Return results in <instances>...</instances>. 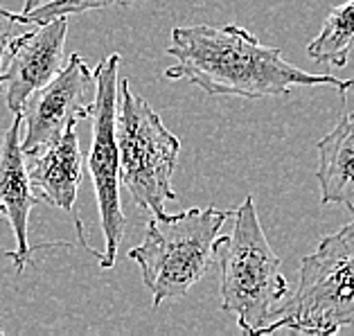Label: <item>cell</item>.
Wrapping results in <instances>:
<instances>
[{"label": "cell", "mask_w": 354, "mask_h": 336, "mask_svg": "<svg viewBox=\"0 0 354 336\" xmlns=\"http://www.w3.org/2000/svg\"><path fill=\"white\" fill-rule=\"evenodd\" d=\"M136 0H50V3L37 7L28 14H19L21 25L30 23H48L59 16H71V14H84L95 10H111V7H129Z\"/></svg>", "instance_id": "13"}, {"label": "cell", "mask_w": 354, "mask_h": 336, "mask_svg": "<svg viewBox=\"0 0 354 336\" xmlns=\"http://www.w3.org/2000/svg\"><path fill=\"white\" fill-rule=\"evenodd\" d=\"M354 50V0H348L327 14L321 32L309 41L307 57L316 64H330L334 68L348 66Z\"/></svg>", "instance_id": "12"}, {"label": "cell", "mask_w": 354, "mask_h": 336, "mask_svg": "<svg viewBox=\"0 0 354 336\" xmlns=\"http://www.w3.org/2000/svg\"><path fill=\"white\" fill-rule=\"evenodd\" d=\"M30 183L39 201L73 212L77 189L84 178V158L77 124H71L57 140L25 153Z\"/></svg>", "instance_id": "10"}, {"label": "cell", "mask_w": 354, "mask_h": 336, "mask_svg": "<svg viewBox=\"0 0 354 336\" xmlns=\"http://www.w3.org/2000/svg\"><path fill=\"white\" fill-rule=\"evenodd\" d=\"M167 55L176 62L165 71L167 80H187L212 97H282L300 86H327L345 97L354 88V80L314 75L289 64L280 48L262 46L239 25L176 28Z\"/></svg>", "instance_id": "1"}, {"label": "cell", "mask_w": 354, "mask_h": 336, "mask_svg": "<svg viewBox=\"0 0 354 336\" xmlns=\"http://www.w3.org/2000/svg\"><path fill=\"white\" fill-rule=\"evenodd\" d=\"M129 84V80L120 84V115L115 120L120 183L131 192L140 210L165 214V203L178 199L171 187V174L180 140Z\"/></svg>", "instance_id": "5"}, {"label": "cell", "mask_w": 354, "mask_h": 336, "mask_svg": "<svg viewBox=\"0 0 354 336\" xmlns=\"http://www.w3.org/2000/svg\"><path fill=\"white\" fill-rule=\"evenodd\" d=\"M321 203H336L354 214V111L316 142Z\"/></svg>", "instance_id": "11"}, {"label": "cell", "mask_w": 354, "mask_h": 336, "mask_svg": "<svg viewBox=\"0 0 354 336\" xmlns=\"http://www.w3.org/2000/svg\"><path fill=\"white\" fill-rule=\"evenodd\" d=\"M230 210L189 208L178 214H151L140 246L129 251V260L140 266L151 305L183 298L203 278L219 255V232Z\"/></svg>", "instance_id": "2"}, {"label": "cell", "mask_w": 354, "mask_h": 336, "mask_svg": "<svg viewBox=\"0 0 354 336\" xmlns=\"http://www.w3.org/2000/svg\"><path fill=\"white\" fill-rule=\"evenodd\" d=\"M3 23H19V14L5 10V7L0 5V28H3Z\"/></svg>", "instance_id": "15"}, {"label": "cell", "mask_w": 354, "mask_h": 336, "mask_svg": "<svg viewBox=\"0 0 354 336\" xmlns=\"http://www.w3.org/2000/svg\"><path fill=\"white\" fill-rule=\"evenodd\" d=\"M354 325V221L321 239L302 257L298 287L264 334L291 330L330 336Z\"/></svg>", "instance_id": "4"}, {"label": "cell", "mask_w": 354, "mask_h": 336, "mask_svg": "<svg viewBox=\"0 0 354 336\" xmlns=\"http://www.w3.org/2000/svg\"><path fill=\"white\" fill-rule=\"evenodd\" d=\"M230 237L221 239V309L237 318L239 330L262 336L289 296L282 262L266 239L255 199L244 196L235 210Z\"/></svg>", "instance_id": "3"}, {"label": "cell", "mask_w": 354, "mask_h": 336, "mask_svg": "<svg viewBox=\"0 0 354 336\" xmlns=\"http://www.w3.org/2000/svg\"><path fill=\"white\" fill-rule=\"evenodd\" d=\"M0 214H5V208H3V205H0Z\"/></svg>", "instance_id": "17"}, {"label": "cell", "mask_w": 354, "mask_h": 336, "mask_svg": "<svg viewBox=\"0 0 354 336\" xmlns=\"http://www.w3.org/2000/svg\"><path fill=\"white\" fill-rule=\"evenodd\" d=\"M122 57L109 55L95 71L97 93L91 113V149L86 156L97 199L104 251L97 253L102 269H111L118 260V248L127 232V217L120 199V151H118V73Z\"/></svg>", "instance_id": "6"}, {"label": "cell", "mask_w": 354, "mask_h": 336, "mask_svg": "<svg viewBox=\"0 0 354 336\" xmlns=\"http://www.w3.org/2000/svg\"><path fill=\"white\" fill-rule=\"evenodd\" d=\"M97 82L82 55L73 53L68 64L46 86L34 91L21 111L25 136L21 147L25 153L57 140L71 124L88 120L95 104Z\"/></svg>", "instance_id": "7"}, {"label": "cell", "mask_w": 354, "mask_h": 336, "mask_svg": "<svg viewBox=\"0 0 354 336\" xmlns=\"http://www.w3.org/2000/svg\"><path fill=\"white\" fill-rule=\"evenodd\" d=\"M46 3H50V0H23V12L21 14H28L32 10H37V7L46 5Z\"/></svg>", "instance_id": "16"}, {"label": "cell", "mask_w": 354, "mask_h": 336, "mask_svg": "<svg viewBox=\"0 0 354 336\" xmlns=\"http://www.w3.org/2000/svg\"><path fill=\"white\" fill-rule=\"evenodd\" d=\"M30 25H34L32 30L10 39L3 59V95L14 115L21 113L34 91L46 86L64 68L68 16Z\"/></svg>", "instance_id": "8"}, {"label": "cell", "mask_w": 354, "mask_h": 336, "mask_svg": "<svg viewBox=\"0 0 354 336\" xmlns=\"http://www.w3.org/2000/svg\"><path fill=\"white\" fill-rule=\"evenodd\" d=\"M12 34L7 28H0V95L5 93V86H3V59H5V50H7V43H10Z\"/></svg>", "instance_id": "14"}, {"label": "cell", "mask_w": 354, "mask_h": 336, "mask_svg": "<svg viewBox=\"0 0 354 336\" xmlns=\"http://www.w3.org/2000/svg\"><path fill=\"white\" fill-rule=\"evenodd\" d=\"M21 127L23 115L16 113L12 124L7 127L0 140V205L5 208L10 226L16 237V251H7L16 266V273H23L25 266L32 264V253L43 246H32L28 239L30 212L39 203V196L34 194L28 165H25V151L21 147Z\"/></svg>", "instance_id": "9"}]
</instances>
